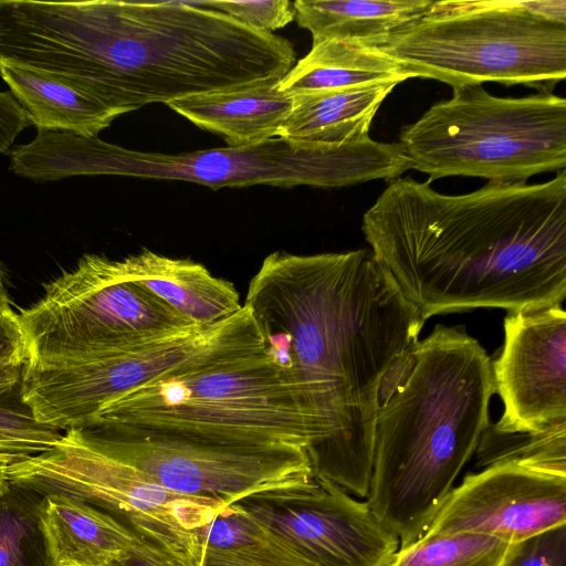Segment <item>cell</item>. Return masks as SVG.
Segmentation results:
<instances>
[{"label": "cell", "instance_id": "6", "mask_svg": "<svg viewBox=\"0 0 566 566\" xmlns=\"http://www.w3.org/2000/svg\"><path fill=\"white\" fill-rule=\"evenodd\" d=\"M370 48L452 88L495 82L553 93L566 77V0L434 1Z\"/></svg>", "mask_w": 566, "mask_h": 566}, {"label": "cell", "instance_id": "17", "mask_svg": "<svg viewBox=\"0 0 566 566\" xmlns=\"http://www.w3.org/2000/svg\"><path fill=\"white\" fill-rule=\"evenodd\" d=\"M397 83L292 96L280 138L296 146H337L368 137L371 122Z\"/></svg>", "mask_w": 566, "mask_h": 566}, {"label": "cell", "instance_id": "22", "mask_svg": "<svg viewBox=\"0 0 566 566\" xmlns=\"http://www.w3.org/2000/svg\"><path fill=\"white\" fill-rule=\"evenodd\" d=\"M44 504L43 493L8 480L0 492V566H59Z\"/></svg>", "mask_w": 566, "mask_h": 566}, {"label": "cell", "instance_id": "4", "mask_svg": "<svg viewBox=\"0 0 566 566\" xmlns=\"http://www.w3.org/2000/svg\"><path fill=\"white\" fill-rule=\"evenodd\" d=\"M88 426L307 451L323 442L292 385L264 353L253 315L195 359L111 402Z\"/></svg>", "mask_w": 566, "mask_h": 566}, {"label": "cell", "instance_id": "3", "mask_svg": "<svg viewBox=\"0 0 566 566\" xmlns=\"http://www.w3.org/2000/svg\"><path fill=\"white\" fill-rule=\"evenodd\" d=\"M491 358L465 326L437 325L400 354L377 399L366 502L399 541L419 539L490 424Z\"/></svg>", "mask_w": 566, "mask_h": 566}, {"label": "cell", "instance_id": "15", "mask_svg": "<svg viewBox=\"0 0 566 566\" xmlns=\"http://www.w3.org/2000/svg\"><path fill=\"white\" fill-rule=\"evenodd\" d=\"M123 274L198 327L234 315L242 307L234 285L201 263L148 249L118 260Z\"/></svg>", "mask_w": 566, "mask_h": 566}, {"label": "cell", "instance_id": "18", "mask_svg": "<svg viewBox=\"0 0 566 566\" xmlns=\"http://www.w3.org/2000/svg\"><path fill=\"white\" fill-rule=\"evenodd\" d=\"M430 0H296L297 24L313 43L344 40L373 46L422 19Z\"/></svg>", "mask_w": 566, "mask_h": 566}, {"label": "cell", "instance_id": "14", "mask_svg": "<svg viewBox=\"0 0 566 566\" xmlns=\"http://www.w3.org/2000/svg\"><path fill=\"white\" fill-rule=\"evenodd\" d=\"M566 524V478L501 464L464 476L422 536L473 532L516 543Z\"/></svg>", "mask_w": 566, "mask_h": 566}, {"label": "cell", "instance_id": "23", "mask_svg": "<svg viewBox=\"0 0 566 566\" xmlns=\"http://www.w3.org/2000/svg\"><path fill=\"white\" fill-rule=\"evenodd\" d=\"M475 453L480 469L510 464L566 478V420L532 431H502L490 422Z\"/></svg>", "mask_w": 566, "mask_h": 566}, {"label": "cell", "instance_id": "7", "mask_svg": "<svg viewBox=\"0 0 566 566\" xmlns=\"http://www.w3.org/2000/svg\"><path fill=\"white\" fill-rule=\"evenodd\" d=\"M411 169L430 180L465 176L515 184L566 168V99L549 92L499 97L482 85L453 88L400 129Z\"/></svg>", "mask_w": 566, "mask_h": 566}, {"label": "cell", "instance_id": "5", "mask_svg": "<svg viewBox=\"0 0 566 566\" xmlns=\"http://www.w3.org/2000/svg\"><path fill=\"white\" fill-rule=\"evenodd\" d=\"M28 179L44 182L73 176L111 175L181 180L213 189L268 185L338 188L384 179L410 169L396 143L369 136L337 146H296L274 137L258 144L164 154L124 148L64 132L38 130L24 146Z\"/></svg>", "mask_w": 566, "mask_h": 566}, {"label": "cell", "instance_id": "11", "mask_svg": "<svg viewBox=\"0 0 566 566\" xmlns=\"http://www.w3.org/2000/svg\"><path fill=\"white\" fill-rule=\"evenodd\" d=\"M250 311L207 327L146 338L63 360H29L21 394L41 424L61 432L94 421L111 402L203 354L240 327Z\"/></svg>", "mask_w": 566, "mask_h": 566}, {"label": "cell", "instance_id": "35", "mask_svg": "<svg viewBox=\"0 0 566 566\" xmlns=\"http://www.w3.org/2000/svg\"><path fill=\"white\" fill-rule=\"evenodd\" d=\"M108 566H116V565H115V564H111V565H108Z\"/></svg>", "mask_w": 566, "mask_h": 566}, {"label": "cell", "instance_id": "31", "mask_svg": "<svg viewBox=\"0 0 566 566\" xmlns=\"http://www.w3.org/2000/svg\"><path fill=\"white\" fill-rule=\"evenodd\" d=\"M116 566H198L192 560L151 542L136 538Z\"/></svg>", "mask_w": 566, "mask_h": 566}, {"label": "cell", "instance_id": "13", "mask_svg": "<svg viewBox=\"0 0 566 566\" xmlns=\"http://www.w3.org/2000/svg\"><path fill=\"white\" fill-rule=\"evenodd\" d=\"M491 360L504 412L494 428L532 431L566 420V313L560 305L509 311Z\"/></svg>", "mask_w": 566, "mask_h": 566}, {"label": "cell", "instance_id": "25", "mask_svg": "<svg viewBox=\"0 0 566 566\" xmlns=\"http://www.w3.org/2000/svg\"><path fill=\"white\" fill-rule=\"evenodd\" d=\"M63 432L35 420L21 388L0 395V453L14 460L51 449Z\"/></svg>", "mask_w": 566, "mask_h": 566}, {"label": "cell", "instance_id": "2", "mask_svg": "<svg viewBox=\"0 0 566 566\" xmlns=\"http://www.w3.org/2000/svg\"><path fill=\"white\" fill-rule=\"evenodd\" d=\"M361 230L426 321L565 300L566 169L546 182H488L464 195L397 178L364 213Z\"/></svg>", "mask_w": 566, "mask_h": 566}, {"label": "cell", "instance_id": "26", "mask_svg": "<svg viewBox=\"0 0 566 566\" xmlns=\"http://www.w3.org/2000/svg\"><path fill=\"white\" fill-rule=\"evenodd\" d=\"M199 539L202 549L224 553H255L282 547L253 518L232 505L220 510L201 528Z\"/></svg>", "mask_w": 566, "mask_h": 566}, {"label": "cell", "instance_id": "8", "mask_svg": "<svg viewBox=\"0 0 566 566\" xmlns=\"http://www.w3.org/2000/svg\"><path fill=\"white\" fill-rule=\"evenodd\" d=\"M9 481L43 494L80 499L107 513L136 538L170 549L199 566L201 528L222 507L169 491L106 453L82 431L63 432L49 450L10 462Z\"/></svg>", "mask_w": 566, "mask_h": 566}, {"label": "cell", "instance_id": "19", "mask_svg": "<svg viewBox=\"0 0 566 566\" xmlns=\"http://www.w3.org/2000/svg\"><path fill=\"white\" fill-rule=\"evenodd\" d=\"M412 77L403 66L374 48L332 39L313 43L311 51L279 82V90L292 97L317 91L399 84Z\"/></svg>", "mask_w": 566, "mask_h": 566}, {"label": "cell", "instance_id": "21", "mask_svg": "<svg viewBox=\"0 0 566 566\" xmlns=\"http://www.w3.org/2000/svg\"><path fill=\"white\" fill-rule=\"evenodd\" d=\"M0 76L38 130L97 137L124 115L85 92L23 69L0 65Z\"/></svg>", "mask_w": 566, "mask_h": 566}, {"label": "cell", "instance_id": "27", "mask_svg": "<svg viewBox=\"0 0 566 566\" xmlns=\"http://www.w3.org/2000/svg\"><path fill=\"white\" fill-rule=\"evenodd\" d=\"M198 6L220 11L252 29L273 33L295 18L289 0L195 1Z\"/></svg>", "mask_w": 566, "mask_h": 566}, {"label": "cell", "instance_id": "30", "mask_svg": "<svg viewBox=\"0 0 566 566\" xmlns=\"http://www.w3.org/2000/svg\"><path fill=\"white\" fill-rule=\"evenodd\" d=\"M199 566H304L282 547L255 553H224L202 549Z\"/></svg>", "mask_w": 566, "mask_h": 566}, {"label": "cell", "instance_id": "28", "mask_svg": "<svg viewBox=\"0 0 566 566\" xmlns=\"http://www.w3.org/2000/svg\"><path fill=\"white\" fill-rule=\"evenodd\" d=\"M29 353L19 314L11 305L0 310V395L22 386Z\"/></svg>", "mask_w": 566, "mask_h": 566}, {"label": "cell", "instance_id": "1", "mask_svg": "<svg viewBox=\"0 0 566 566\" xmlns=\"http://www.w3.org/2000/svg\"><path fill=\"white\" fill-rule=\"evenodd\" d=\"M323 442L316 470L356 497L369 491L377 399L394 360L426 323L371 250L311 255L275 251L244 304Z\"/></svg>", "mask_w": 566, "mask_h": 566}, {"label": "cell", "instance_id": "34", "mask_svg": "<svg viewBox=\"0 0 566 566\" xmlns=\"http://www.w3.org/2000/svg\"><path fill=\"white\" fill-rule=\"evenodd\" d=\"M11 305L9 296L7 294V291L4 289L3 279H2V272L0 268V310L3 307Z\"/></svg>", "mask_w": 566, "mask_h": 566}, {"label": "cell", "instance_id": "16", "mask_svg": "<svg viewBox=\"0 0 566 566\" xmlns=\"http://www.w3.org/2000/svg\"><path fill=\"white\" fill-rule=\"evenodd\" d=\"M280 81L222 88L175 99L166 105L228 146L258 144L279 136L292 109V97Z\"/></svg>", "mask_w": 566, "mask_h": 566}, {"label": "cell", "instance_id": "9", "mask_svg": "<svg viewBox=\"0 0 566 566\" xmlns=\"http://www.w3.org/2000/svg\"><path fill=\"white\" fill-rule=\"evenodd\" d=\"M18 314L29 360L73 359L198 327L98 254L83 255Z\"/></svg>", "mask_w": 566, "mask_h": 566}, {"label": "cell", "instance_id": "20", "mask_svg": "<svg viewBox=\"0 0 566 566\" xmlns=\"http://www.w3.org/2000/svg\"><path fill=\"white\" fill-rule=\"evenodd\" d=\"M44 517L59 566H108L136 539L111 515L72 496L46 494Z\"/></svg>", "mask_w": 566, "mask_h": 566}, {"label": "cell", "instance_id": "10", "mask_svg": "<svg viewBox=\"0 0 566 566\" xmlns=\"http://www.w3.org/2000/svg\"><path fill=\"white\" fill-rule=\"evenodd\" d=\"M96 447L178 494L222 509L250 494L313 478L308 451L256 446L119 427L78 429Z\"/></svg>", "mask_w": 566, "mask_h": 566}, {"label": "cell", "instance_id": "24", "mask_svg": "<svg viewBox=\"0 0 566 566\" xmlns=\"http://www.w3.org/2000/svg\"><path fill=\"white\" fill-rule=\"evenodd\" d=\"M512 545L473 532L421 536L399 548L388 566H502Z\"/></svg>", "mask_w": 566, "mask_h": 566}, {"label": "cell", "instance_id": "29", "mask_svg": "<svg viewBox=\"0 0 566 566\" xmlns=\"http://www.w3.org/2000/svg\"><path fill=\"white\" fill-rule=\"evenodd\" d=\"M502 566H566V527L513 543Z\"/></svg>", "mask_w": 566, "mask_h": 566}, {"label": "cell", "instance_id": "12", "mask_svg": "<svg viewBox=\"0 0 566 566\" xmlns=\"http://www.w3.org/2000/svg\"><path fill=\"white\" fill-rule=\"evenodd\" d=\"M304 566H388L399 541L361 502L313 475L230 504Z\"/></svg>", "mask_w": 566, "mask_h": 566}, {"label": "cell", "instance_id": "33", "mask_svg": "<svg viewBox=\"0 0 566 566\" xmlns=\"http://www.w3.org/2000/svg\"><path fill=\"white\" fill-rule=\"evenodd\" d=\"M13 460L14 458L4 453H0V492L4 489L8 482L7 471L10 462Z\"/></svg>", "mask_w": 566, "mask_h": 566}, {"label": "cell", "instance_id": "32", "mask_svg": "<svg viewBox=\"0 0 566 566\" xmlns=\"http://www.w3.org/2000/svg\"><path fill=\"white\" fill-rule=\"evenodd\" d=\"M27 113L10 91H0V154H8L20 133L29 127Z\"/></svg>", "mask_w": 566, "mask_h": 566}]
</instances>
